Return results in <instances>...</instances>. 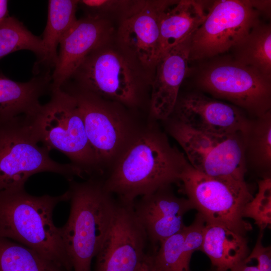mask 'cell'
I'll return each mask as SVG.
<instances>
[{
  "instance_id": "cell-27",
  "label": "cell",
  "mask_w": 271,
  "mask_h": 271,
  "mask_svg": "<svg viewBox=\"0 0 271 271\" xmlns=\"http://www.w3.org/2000/svg\"><path fill=\"white\" fill-rule=\"evenodd\" d=\"M258 185V192L245 206L243 217L253 219L260 230L263 231L271 223L270 177H264Z\"/></svg>"
},
{
  "instance_id": "cell-4",
  "label": "cell",
  "mask_w": 271,
  "mask_h": 271,
  "mask_svg": "<svg viewBox=\"0 0 271 271\" xmlns=\"http://www.w3.org/2000/svg\"><path fill=\"white\" fill-rule=\"evenodd\" d=\"M61 88L77 101L99 176L103 177L147 122L140 121L119 103L67 83Z\"/></svg>"
},
{
  "instance_id": "cell-12",
  "label": "cell",
  "mask_w": 271,
  "mask_h": 271,
  "mask_svg": "<svg viewBox=\"0 0 271 271\" xmlns=\"http://www.w3.org/2000/svg\"><path fill=\"white\" fill-rule=\"evenodd\" d=\"M148 241L133 203L117 200L111 225L95 256L94 271H138L147 253Z\"/></svg>"
},
{
  "instance_id": "cell-25",
  "label": "cell",
  "mask_w": 271,
  "mask_h": 271,
  "mask_svg": "<svg viewBox=\"0 0 271 271\" xmlns=\"http://www.w3.org/2000/svg\"><path fill=\"white\" fill-rule=\"evenodd\" d=\"M49 269L32 249L0 236V271H41Z\"/></svg>"
},
{
  "instance_id": "cell-5",
  "label": "cell",
  "mask_w": 271,
  "mask_h": 271,
  "mask_svg": "<svg viewBox=\"0 0 271 271\" xmlns=\"http://www.w3.org/2000/svg\"><path fill=\"white\" fill-rule=\"evenodd\" d=\"M50 92L49 101L35 114L26 116L34 138L48 151L66 156L84 179L100 177L75 98L61 88Z\"/></svg>"
},
{
  "instance_id": "cell-21",
  "label": "cell",
  "mask_w": 271,
  "mask_h": 271,
  "mask_svg": "<svg viewBox=\"0 0 271 271\" xmlns=\"http://www.w3.org/2000/svg\"><path fill=\"white\" fill-rule=\"evenodd\" d=\"M78 2L76 0L48 1L47 21L41 37L46 54L41 67L44 66L48 70L54 68L58 57V46L77 20L76 12Z\"/></svg>"
},
{
  "instance_id": "cell-6",
  "label": "cell",
  "mask_w": 271,
  "mask_h": 271,
  "mask_svg": "<svg viewBox=\"0 0 271 271\" xmlns=\"http://www.w3.org/2000/svg\"><path fill=\"white\" fill-rule=\"evenodd\" d=\"M38 144L26 116L0 118V191L24 188L30 177L41 172L56 173L68 181L84 179L79 169L55 161Z\"/></svg>"
},
{
  "instance_id": "cell-15",
  "label": "cell",
  "mask_w": 271,
  "mask_h": 271,
  "mask_svg": "<svg viewBox=\"0 0 271 271\" xmlns=\"http://www.w3.org/2000/svg\"><path fill=\"white\" fill-rule=\"evenodd\" d=\"M112 31L103 18L86 16L77 20L60 42L51 90L60 88L69 80L86 57L106 43Z\"/></svg>"
},
{
  "instance_id": "cell-7",
  "label": "cell",
  "mask_w": 271,
  "mask_h": 271,
  "mask_svg": "<svg viewBox=\"0 0 271 271\" xmlns=\"http://www.w3.org/2000/svg\"><path fill=\"white\" fill-rule=\"evenodd\" d=\"M179 179L187 199L206 224L222 225L243 235L252 229L243 217L245 206L253 197L245 181L207 175L188 162Z\"/></svg>"
},
{
  "instance_id": "cell-23",
  "label": "cell",
  "mask_w": 271,
  "mask_h": 271,
  "mask_svg": "<svg viewBox=\"0 0 271 271\" xmlns=\"http://www.w3.org/2000/svg\"><path fill=\"white\" fill-rule=\"evenodd\" d=\"M250 119L243 132L246 163L249 161L261 170L271 167V111Z\"/></svg>"
},
{
  "instance_id": "cell-33",
  "label": "cell",
  "mask_w": 271,
  "mask_h": 271,
  "mask_svg": "<svg viewBox=\"0 0 271 271\" xmlns=\"http://www.w3.org/2000/svg\"><path fill=\"white\" fill-rule=\"evenodd\" d=\"M41 271H46V269L44 268L42 269Z\"/></svg>"
},
{
  "instance_id": "cell-10",
  "label": "cell",
  "mask_w": 271,
  "mask_h": 271,
  "mask_svg": "<svg viewBox=\"0 0 271 271\" xmlns=\"http://www.w3.org/2000/svg\"><path fill=\"white\" fill-rule=\"evenodd\" d=\"M260 15L252 1H215L191 37L190 61L231 50L260 22Z\"/></svg>"
},
{
  "instance_id": "cell-17",
  "label": "cell",
  "mask_w": 271,
  "mask_h": 271,
  "mask_svg": "<svg viewBox=\"0 0 271 271\" xmlns=\"http://www.w3.org/2000/svg\"><path fill=\"white\" fill-rule=\"evenodd\" d=\"M191 37L163 54L155 66L150 100L151 120H167L174 111L189 69Z\"/></svg>"
},
{
  "instance_id": "cell-2",
  "label": "cell",
  "mask_w": 271,
  "mask_h": 271,
  "mask_svg": "<svg viewBox=\"0 0 271 271\" xmlns=\"http://www.w3.org/2000/svg\"><path fill=\"white\" fill-rule=\"evenodd\" d=\"M68 199L67 191L57 196H33L24 188L0 191V236L33 250L49 271H71L60 227L53 220L55 207Z\"/></svg>"
},
{
  "instance_id": "cell-19",
  "label": "cell",
  "mask_w": 271,
  "mask_h": 271,
  "mask_svg": "<svg viewBox=\"0 0 271 271\" xmlns=\"http://www.w3.org/2000/svg\"><path fill=\"white\" fill-rule=\"evenodd\" d=\"M206 14L200 1H173L161 18L160 57L191 36L203 23Z\"/></svg>"
},
{
  "instance_id": "cell-30",
  "label": "cell",
  "mask_w": 271,
  "mask_h": 271,
  "mask_svg": "<svg viewBox=\"0 0 271 271\" xmlns=\"http://www.w3.org/2000/svg\"><path fill=\"white\" fill-rule=\"evenodd\" d=\"M229 271H259L255 259L248 256Z\"/></svg>"
},
{
  "instance_id": "cell-28",
  "label": "cell",
  "mask_w": 271,
  "mask_h": 271,
  "mask_svg": "<svg viewBox=\"0 0 271 271\" xmlns=\"http://www.w3.org/2000/svg\"><path fill=\"white\" fill-rule=\"evenodd\" d=\"M128 1L112 0H82L79 1L78 5L86 12L87 16L103 18L102 14L106 12L124 10L131 8L137 3Z\"/></svg>"
},
{
  "instance_id": "cell-22",
  "label": "cell",
  "mask_w": 271,
  "mask_h": 271,
  "mask_svg": "<svg viewBox=\"0 0 271 271\" xmlns=\"http://www.w3.org/2000/svg\"><path fill=\"white\" fill-rule=\"evenodd\" d=\"M233 58L271 78V26L261 21L231 49Z\"/></svg>"
},
{
  "instance_id": "cell-32",
  "label": "cell",
  "mask_w": 271,
  "mask_h": 271,
  "mask_svg": "<svg viewBox=\"0 0 271 271\" xmlns=\"http://www.w3.org/2000/svg\"><path fill=\"white\" fill-rule=\"evenodd\" d=\"M8 3L7 0H0V24L9 16Z\"/></svg>"
},
{
  "instance_id": "cell-18",
  "label": "cell",
  "mask_w": 271,
  "mask_h": 271,
  "mask_svg": "<svg viewBox=\"0 0 271 271\" xmlns=\"http://www.w3.org/2000/svg\"><path fill=\"white\" fill-rule=\"evenodd\" d=\"M51 84L50 71L25 82L14 81L0 73V118L35 114L42 105L40 97L51 91Z\"/></svg>"
},
{
  "instance_id": "cell-24",
  "label": "cell",
  "mask_w": 271,
  "mask_h": 271,
  "mask_svg": "<svg viewBox=\"0 0 271 271\" xmlns=\"http://www.w3.org/2000/svg\"><path fill=\"white\" fill-rule=\"evenodd\" d=\"M23 50L35 54L38 61L35 69H38L46 54L42 38L34 35L15 17L8 16L0 24V60L9 54Z\"/></svg>"
},
{
  "instance_id": "cell-26",
  "label": "cell",
  "mask_w": 271,
  "mask_h": 271,
  "mask_svg": "<svg viewBox=\"0 0 271 271\" xmlns=\"http://www.w3.org/2000/svg\"><path fill=\"white\" fill-rule=\"evenodd\" d=\"M186 226V225H185ZM164 239L154 249V260L162 271H190V256L185 250V228Z\"/></svg>"
},
{
  "instance_id": "cell-20",
  "label": "cell",
  "mask_w": 271,
  "mask_h": 271,
  "mask_svg": "<svg viewBox=\"0 0 271 271\" xmlns=\"http://www.w3.org/2000/svg\"><path fill=\"white\" fill-rule=\"evenodd\" d=\"M215 268L229 271L249 254L245 235L220 225L206 224L201 250Z\"/></svg>"
},
{
  "instance_id": "cell-34",
  "label": "cell",
  "mask_w": 271,
  "mask_h": 271,
  "mask_svg": "<svg viewBox=\"0 0 271 271\" xmlns=\"http://www.w3.org/2000/svg\"><path fill=\"white\" fill-rule=\"evenodd\" d=\"M213 271H222V270H218V269L215 268V269L213 270Z\"/></svg>"
},
{
  "instance_id": "cell-11",
  "label": "cell",
  "mask_w": 271,
  "mask_h": 271,
  "mask_svg": "<svg viewBox=\"0 0 271 271\" xmlns=\"http://www.w3.org/2000/svg\"><path fill=\"white\" fill-rule=\"evenodd\" d=\"M105 44L91 52L71 77L78 87L104 99L137 106L142 87L136 71L126 58Z\"/></svg>"
},
{
  "instance_id": "cell-1",
  "label": "cell",
  "mask_w": 271,
  "mask_h": 271,
  "mask_svg": "<svg viewBox=\"0 0 271 271\" xmlns=\"http://www.w3.org/2000/svg\"><path fill=\"white\" fill-rule=\"evenodd\" d=\"M151 120L102 178L107 191L118 201L132 204L139 196L180 181L188 162Z\"/></svg>"
},
{
  "instance_id": "cell-14",
  "label": "cell",
  "mask_w": 271,
  "mask_h": 271,
  "mask_svg": "<svg viewBox=\"0 0 271 271\" xmlns=\"http://www.w3.org/2000/svg\"><path fill=\"white\" fill-rule=\"evenodd\" d=\"M172 2H138L119 27L120 42L144 66H155L160 57L161 18Z\"/></svg>"
},
{
  "instance_id": "cell-31",
  "label": "cell",
  "mask_w": 271,
  "mask_h": 271,
  "mask_svg": "<svg viewBox=\"0 0 271 271\" xmlns=\"http://www.w3.org/2000/svg\"><path fill=\"white\" fill-rule=\"evenodd\" d=\"M138 271H162L155 262L153 252L147 253Z\"/></svg>"
},
{
  "instance_id": "cell-16",
  "label": "cell",
  "mask_w": 271,
  "mask_h": 271,
  "mask_svg": "<svg viewBox=\"0 0 271 271\" xmlns=\"http://www.w3.org/2000/svg\"><path fill=\"white\" fill-rule=\"evenodd\" d=\"M134 213L144 228L148 240L156 245L181 231L183 216L194 209L187 198L176 196L169 186L141 197L133 203Z\"/></svg>"
},
{
  "instance_id": "cell-13",
  "label": "cell",
  "mask_w": 271,
  "mask_h": 271,
  "mask_svg": "<svg viewBox=\"0 0 271 271\" xmlns=\"http://www.w3.org/2000/svg\"><path fill=\"white\" fill-rule=\"evenodd\" d=\"M173 114L191 129L218 134L243 133L250 121L239 107L197 93L178 98Z\"/></svg>"
},
{
  "instance_id": "cell-3",
  "label": "cell",
  "mask_w": 271,
  "mask_h": 271,
  "mask_svg": "<svg viewBox=\"0 0 271 271\" xmlns=\"http://www.w3.org/2000/svg\"><path fill=\"white\" fill-rule=\"evenodd\" d=\"M68 219L60 227L74 271H91V263L111 225L117 201L105 189L101 177L68 181Z\"/></svg>"
},
{
  "instance_id": "cell-29",
  "label": "cell",
  "mask_w": 271,
  "mask_h": 271,
  "mask_svg": "<svg viewBox=\"0 0 271 271\" xmlns=\"http://www.w3.org/2000/svg\"><path fill=\"white\" fill-rule=\"evenodd\" d=\"M263 231L260 230L256 244L249 256L255 259L259 271H271V249L262 243Z\"/></svg>"
},
{
  "instance_id": "cell-8",
  "label": "cell",
  "mask_w": 271,
  "mask_h": 271,
  "mask_svg": "<svg viewBox=\"0 0 271 271\" xmlns=\"http://www.w3.org/2000/svg\"><path fill=\"white\" fill-rule=\"evenodd\" d=\"M168 130L195 170L211 177L245 181L246 163L243 133L199 132L175 119L169 123Z\"/></svg>"
},
{
  "instance_id": "cell-9",
  "label": "cell",
  "mask_w": 271,
  "mask_h": 271,
  "mask_svg": "<svg viewBox=\"0 0 271 271\" xmlns=\"http://www.w3.org/2000/svg\"><path fill=\"white\" fill-rule=\"evenodd\" d=\"M198 84L206 92L254 117L270 111L271 78L233 58L219 59L204 67Z\"/></svg>"
}]
</instances>
